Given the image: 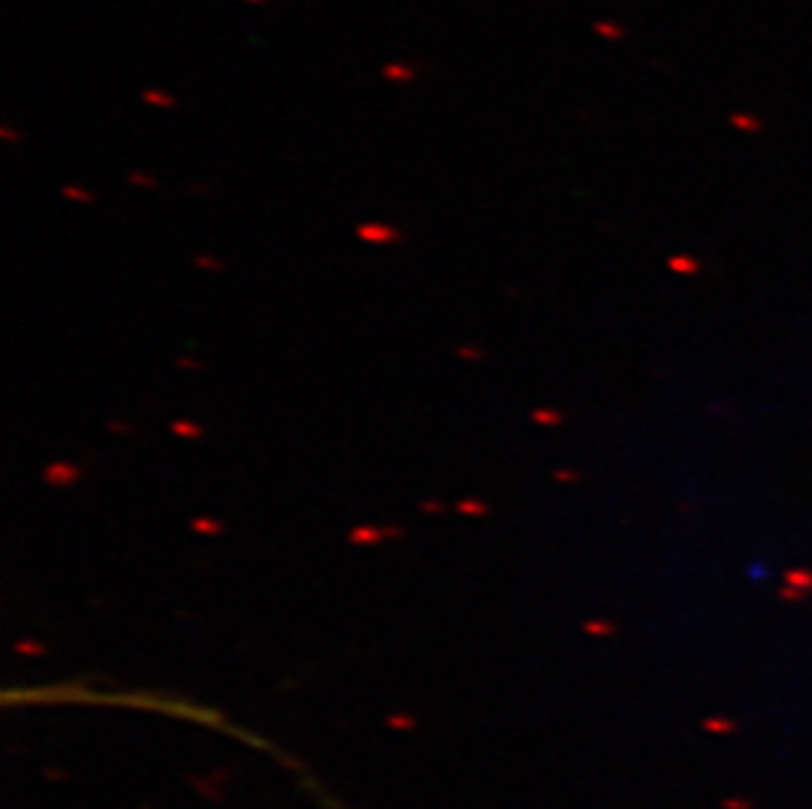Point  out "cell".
<instances>
[{
	"mask_svg": "<svg viewBox=\"0 0 812 809\" xmlns=\"http://www.w3.org/2000/svg\"><path fill=\"white\" fill-rule=\"evenodd\" d=\"M239 3H245V5H266L268 0H239Z\"/></svg>",
	"mask_w": 812,
	"mask_h": 809,
	"instance_id": "obj_3",
	"label": "cell"
},
{
	"mask_svg": "<svg viewBox=\"0 0 812 809\" xmlns=\"http://www.w3.org/2000/svg\"><path fill=\"white\" fill-rule=\"evenodd\" d=\"M382 76L386 82H395V85H405L415 76V66L405 63V60H389L382 66Z\"/></svg>",
	"mask_w": 812,
	"mask_h": 809,
	"instance_id": "obj_1",
	"label": "cell"
},
{
	"mask_svg": "<svg viewBox=\"0 0 812 809\" xmlns=\"http://www.w3.org/2000/svg\"><path fill=\"white\" fill-rule=\"evenodd\" d=\"M142 100L148 105H155V108H174V98L166 92V89L150 87L142 92Z\"/></svg>",
	"mask_w": 812,
	"mask_h": 809,
	"instance_id": "obj_2",
	"label": "cell"
}]
</instances>
